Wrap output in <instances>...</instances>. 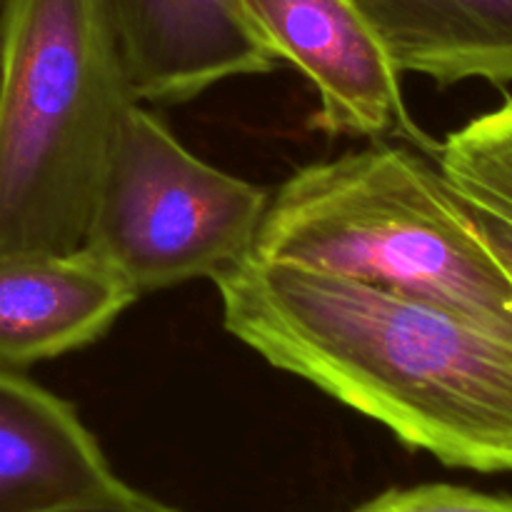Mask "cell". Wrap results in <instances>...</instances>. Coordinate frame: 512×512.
Listing matches in <instances>:
<instances>
[{
	"label": "cell",
	"instance_id": "6da1fadb",
	"mask_svg": "<svg viewBox=\"0 0 512 512\" xmlns=\"http://www.w3.org/2000/svg\"><path fill=\"white\" fill-rule=\"evenodd\" d=\"M223 328L405 448L512 473V340L450 310L250 255L213 280Z\"/></svg>",
	"mask_w": 512,
	"mask_h": 512
},
{
	"label": "cell",
	"instance_id": "7a4b0ae2",
	"mask_svg": "<svg viewBox=\"0 0 512 512\" xmlns=\"http://www.w3.org/2000/svg\"><path fill=\"white\" fill-rule=\"evenodd\" d=\"M253 255L450 310L512 340V278L453 198L433 153L373 140L295 170Z\"/></svg>",
	"mask_w": 512,
	"mask_h": 512
},
{
	"label": "cell",
	"instance_id": "3957f363",
	"mask_svg": "<svg viewBox=\"0 0 512 512\" xmlns=\"http://www.w3.org/2000/svg\"><path fill=\"white\" fill-rule=\"evenodd\" d=\"M133 100L105 0H0V255L83 248Z\"/></svg>",
	"mask_w": 512,
	"mask_h": 512
},
{
	"label": "cell",
	"instance_id": "277c9868",
	"mask_svg": "<svg viewBox=\"0 0 512 512\" xmlns=\"http://www.w3.org/2000/svg\"><path fill=\"white\" fill-rule=\"evenodd\" d=\"M270 193L205 163L140 100L125 108L83 248L138 295L215 280L253 255Z\"/></svg>",
	"mask_w": 512,
	"mask_h": 512
},
{
	"label": "cell",
	"instance_id": "5b68a950",
	"mask_svg": "<svg viewBox=\"0 0 512 512\" xmlns=\"http://www.w3.org/2000/svg\"><path fill=\"white\" fill-rule=\"evenodd\" d=\"M280 63L318 95L313 125L325 135L403 138L433 153L435 140L408 113L403 73L348 0H243Z\"/></svg>",
	"mask_w": 512,
	"mask_h": 512
},
{
	"label": "cell",
	"instance_id": "8992f818",
	"mask_svg": "<svg viewBox=\"0 0 512 512\" xmlns=\"http://www.w3.org/2000/svg\"><path fill=\"white\" fill-rule=\"evenodd\" d=\"M140 103H185L280 65L243 0H105Z\"/></svg>",
	"mask_w": 512,
	"mask_h": 512
},
{
	"label": "cell",
	"instance_id": "52a82bcc",
	"mask_svg": "<svg viewBox=\"0 0 512 512\" xmlns=\"http://www.w3.org/2000/svg\"><path fill=\"white\" fill-rule=\"evenodd\" d=\"M78 410L0 368V512H50L133 493Z\"/></svg>",
	"mask_w": 512,
	"mask_h": 512
},
{
	"label": "cell",
	"instance_id": "ba28073f",
	"mask_svg": "<svg viewBox=\"0 0 512 512\" xmlns=\"http://www.w3.org/2000/svg\"><path fill=\"white\" fill-rule=\"evenodd\" d=\"M90 250L0 255V365L28 368L103 338L138 303Z\"/></svg>",
	"mask_w": 512,
	"mask_h": 512
},
{
	"label": "cell",
	"instance_id": "9c48e42d",
	"mask_svg": "<svg viewBox=\"0 0 512 512\" xmlns=\"http://www.w3.org/2000/svg\"><path fill=\"white\" fill-rule=\"evenodd\" d=\"M400 73L512 83V0H348Z\"/></svg>",
	"mask_w": 512,
	"mask_h": 512
},
{
	"label": "cell",
	"instance_id": "30bf717a",
	"mask_svg": "<svg viewBox=\"0 0 512 512\" xmlns=\"http://www.w3.org/2000/svg\"><path fill=\"white\" fill-rule=\"evenodd\" d=\"M433 158L450 183L512 215V98L448 133Z\"/></svg>",
	"mask_w": 512,
	"mask_h": 512
},
{
	"label": "cell",
	"instance_id": "8fae6325",
	"mask_svg": "<svg viewBox=\"0 0 512 512\" xmlns=\"http://www.w3.org/2000/svg\"><path fill=\"white\" fill-rule=\"evenodd\" d=\"M353 512H512V495L450 483H425L410 488H390Z\"/></svg>",
	"mask_w": 512,
	"mask_h": 512
},
{
	"label": "cell",
	"instance_id": "7c38bea8",
	"mask_svg": "<svg viewBox=\"0 0 512 512\" xmlns=\"http://www.w3.org/2000/svg\"><path fill=\"white\" fill-rule=\"evenodd\" d=\"M450 190H453V198L458 200L460 210L470 220L475 233L480 235V240L488 245L495 260L508 270V275L512 278V215L508 210L500 208V205L490 203L483 195H475L470 190L458 188L455 183H450Z\"/></svg>",
	"mask_w": 512,
	"mask_h": 512
},
{
	"label": "cell",
	"instance_id": "4fadbf2b",
	"mask_svg": "<svg viewBox=\"0 0 512 512\" xmlns=\"http://www.w3.org/2000/svg\"><path fill=\"white\" fill-rule=\"evenodd\" d=\"M50 512H178V510L160 503V500L150 498V495L140 493V490H133V493L118 500H105V503H90V505H78V508H63V510H50Z\"/></svg>",
	"mask_w": 512,
	"mask_h": 512
}]
</instances>
